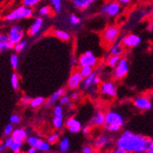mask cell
Instances as JSON below:
<instances>
[{
  "label": "cell",
  "mask_w": 153,
  "mask_h": 153,
  "mask_svg": "<svg viewBox=\"0 0 153 153\" xmlns=\"http://www.w3.org/2000/svg\"><path fill=\"white\" fill-rule=\"evenodd\" d=\"M125 118L117 111L109 110L105 113V124L104 128L105 131L110 133L118 132L124 126Z\"/></svg>",
  "instance_id": "obj_2"
},
{
  "label": "cell",
  "mask_w": 153,
  "mask_h": 153,
  "mask_svg": "<svg viewBox=\"0 0 153 153\" xmlns=\"http://www.w3.org/2000/svg\"><path fill=\"white\" fill-rule=\"evenodd\" d=\"M70 63H71V66L72 67H75L76 65H78V58H76L74 55H73V56L71 57Z\"/></svg>",
  "instance_id": "obj_47"
},
{
  "label": "cell",
  "mask_w": 153,
  "mask_h": 153,
  "mask_svg": "<svg viewBox=\"0 0 153 153\" xmlns=\"http://www.w3.org/2000/svg\"><path fill=\"white\" fill-rule=\"evenodd\" d=\"M51 6L54 13H61L62 10V0H50Z\"/></svg>",
  "instance_id": "obj_29"
},
{
  "label": "cell",
  "mask_w": 153,
  "mask_h": 153,
  "mask_svg": "<svg viewBox=\"0 0 153 153\" xmlns=\"http://www.w3.org/2000/svg\"><path fill=\"white\" fill-rule=\"evenodd\" d=\"M71 97H72V100L73 101H76L79 99V97H80V94L78 92H74L72 94H71Z\"/></svg>",
  "instance_id": "obj_49"
},
{
  "label": "cell",
  "mask_w": 153,
  "mask_h": 153,
  "mask_svg": "<svg viewBox=\"0 0 153 153\" xmlns=\"http://www.w3.org/2000/svg\"><path fill=\"white\" fill-rule=\"evenodd\" d=\"M11 137L14 138V140L24 142V141H27V137H29V134H27V131L26 129L19 128H15Z\"/></svg>",
  "instance_id": "obj_21"
},
{
  "label": "cell",
  "mask_w": 153,
  "mask_h": 153,
  "mask_svg": "<svg viewBox=\"0 0 153 153\" xmlns=\"http://www.w3.org/2000/svg\"><path fill=\"white\" fill-rule=\"evenodd\" d=\"M133 105L136 108L140 109L141 111H149L152 108V102L147 96L140 95L137 96L133 100Z\"/></svg>",
  "instance_id": "obj_12"
},
{
  "label": "cell",
  "mask_w": 153,
  "mask_h": 153,
  "mask_svg": "<svg viewBox=\"0 0 153 153\" xmlns=\"http://www.w3.org/2000/svg\"><path fill=\"white\" fill-rule=\"evenodd\" d=\"M99 64V59L91 51H87L85 53L81 54L78 57V66H91L93 68L96 67Z\"/></svg>",
  "instance_id": "obj_7"
},
{
  "label": "cell",
  "mask_w": 153,
  "mask_h": 153,
  "mask_svg": "<svg viewBox=\"0 0 153 153\" xmlns=\"http://www.w3.org/2000/svg\"><path fill=\"white\" fill-rule=\"evenodd\" d=\"M37 151H38V149L33 147H30L27 149V153H37Z\"/></svg>",
  "instance_id": "obj_51"
},
{
  "label": "cell",
  "mask_w": 153,
  "mask_h": 153,
  "mask_svg": "<svg viewBox=\"0 0 153 153\" xmlns=\"http://www.w3.org/2000/svg\"><path fill=\"white\" fill-rule=\"evenodd\" d=\"M117 1L121 6H128V4L131 3L132 0H117Z\"/></svg>",
  "instance_id": "obj_48"
},
{
  "label": "cell",
  "mask_w": 153,
  "mask_h": 153,
  "mask_svg": "<svg viewBox=\"0 0 153 153\" xmlns=\"http://www.w3.org/2000/svg\"><path fill=\"white\" fill-rule=\"evenodd\" d=\"M61 136H60V133L58 132H54V133H51L48 136V138H47V141L50 143V144H55L57 143L58 141H60L61 140Z\"/></svg>",
  "instance_id": "obj_36"
},
{
  "label": "cell",
  "mask_w": 153,
  "mask_h": 153,
  "mask_svg": "<svg viewBox=\"0 0 153 153\" xmlns=\"http://www.w3.org/2000/svg\"><path fill=\"white\" fill-rule=\"evenodd\" d=\"M124 52V46L122 45L121 42H116L112 46H110L109 49V54L110 55H116V56H122Z\"/></svg>",
  "instance_id": "obj_22"
},
{
  "label": "cell",
  "mask_w": 153,
  "mask_h": 153,
  "mask_svg": "<svg viewBox=\"0 0 153 153\" xmlns=\"http://www.w3.org/2000/svg\"><path fill=\"white\" fill-rule=\"evenodd\" d=\"M21 1H22L23 6L33 8V7H37L42 0H21Z\"/></svg>",
  "instance_id": "obj_38"
},
{
  "label": "cell",
  "mask_w": 153,
  "mask_h": 153,
  "mask_svg": "<svg viewBox=\"0 0 153 153\" xmlns=\"http://www.w3.org/2000/svg\"><path fill=\"white\" fill-rule=\"evenodd\" d=\"M145 153H153V142L151 143V145L149 146V148L147 149V151Z\"/></svg>",
  "instance_id": "obj_54"
},
{
  "label": "cell",
  "mask_w": 153,
  "mask_h": 153,
  "mask_svg": "<svg viewBox=\"0 0 153 153\" xmlns=\"http://www.w3.org/2000/svg\"><path fill=\"white\" fill-rule=\"evenodd\" d=\"M112 153H127V152H126V151H124V150H123V149H121L116 148V149H113Z\"/></svg>",
  "instance_id": "obj_53"
},
{
  "label": "cell",
  "mask_w": 153,
  "mask_h": 153,
  "mask_svg": "<svg viewBox=\"0 0 153 153\" xmlns=\"http://www.w3.org/2000/svg\"><path fill=\"white\" fill-rule=\"evenodd\" d=\"M22 146H23V142H19V141H16L14 140L13 144L10 147V150L13 153H20L21 149H22Z\"/></svg>",
  "instance_id": "obj_39"
},
{
  "label": "cell",
  "mask_w": 153,
  "mask_h": 153,
  "mask_svg": "<svg viewBox=\"0 0 153 153\" xmlns=\"http://www.w3.org/2000/svg\"><path fill=\"white\" fill-rule=\"evenodd\" d=\"M7 148L5 146V144L2 142L1 144H0V153H4L5 151H6V149H7Z\"/></svg>",
  "instance_id": "obj_52"
},
{
  "label": "cell",
  "mask_w": 153,
  "mask_h": 153,
  "mask_svg": "<svg viewBox=\"0 0 153 153\" xmlns=\"http://www.w3.org/2000/svg\"><path fill=\"white\" fill-rule=\"evenodd\" d=\"M94 148L90 145H85L82 149V153H94Z\"/></svg>",
  "instance_id": "obj_45"
},
{
  "label": "cell",
  "mask_w": 153,
  "mask_h": 153,
  "mask_svg": "<svg viewBox=\"0 0 153 153\" xmlns=\"http://www.w3.org/2000/svg\"><path fill=\"white\" fill-rule=\"evenodd\" d=\"M10 85L13 90L18 91L19 88V75L17 73H13L10 76Z\"/></svg>",
  "instance_id": "obj_27"
},
{
  "label": "cell",
  "mask_w": 153,
  "mask_h": 153,
  "mask_svg": "<svg viewBox=\"0 0 153 153\" xmlns=\"http://www.w3.org/2000/svg\"><path fill=\"white\" fill-rule=\"evenodd\" d=\"M70 2L78 10H86L96 2V0H70Z\"/></svg>",
  "instance_id": "obj_18"
},
{
  "label": "cell",
  "mask_w": 153,
  "mask_h": 153,
  "mask_svg": "<svg viewBox=\"0 0 153 153\" xmlns=\"http://www.w3.org/2000/svg\"><path fill=\"white\" fill-rule=\"evenodd\" d=\"M52 11H53V9H52L51 7H50V6H43V7H41L39 9V16L41 17V18L51 16V14L52 13Z\"/></svg>",
  "instance_id": "obj_32"
},
{
  "label": "cell",
  "mask_w": 153,
  "mask_h": 153,
  "mask_svg": "<svg viewBox=\"0 0 153 153\" xmlns=\"http://www.w3.org/2000/svg\"><path fill=\"white\" fill-rule=\"evenodd\" d=\"M15 128H14V125L11 124V123H8L7 125H6L5 128H4V130H3V134L5 137H10L12 135V133L14 132Z\"/></svg>",
  "instance_id": "obj_40"
},
{
  "label": "cell",
  "mask_w": 153,
  "mask_h": 153,
  "mask_svg": "<svg viewBox=\"0 0 153 153\" xmlns=\"http://www.w3.org/2000/svg\"><path fill=\"white\" fill-rule=\"evenodd\" d=\"M120 35V29L117 25H110L106 27L102 32V42L105 46H112L117 42Z\"/></svg>",
  "instance_id": "obj_4"
},
{
  "label": "cell",
  "mask_w": 153,
  "mask_h": 153,
  "mask_svg": "<svg viewBox=\"0 0 153 153\" xmlns=\"http://www.w3.org/2000/svg\"><path fill=\"white\" fill-rule=\"evenodd\" d=\"M52 126L56 129H61L64 126V120L63 117H53L52 118Z\"/></svg>",
  "instance_id": "obj_34"
},
{
  "label": "cell",
  "mask_w": 153,
  "mask_h": 153,
  "mask_svg": "<svg viewBox=\"0 0 153 153\" xmlns=\"http://www.w3.org/2000/svg\"><path fill=\"white\" fill-rule=\"evenodd\" d=\"M52 34L54 37H56L57 39L62 40V41H69L71 39V34L66 30H53Z\"/></svg>",
  "instance_id": "obj_23"
},
{
  "label": "cell",
  "mask_w": 153,
  "mask_h": 153,
  "mask_svg": "<svg viewBox=\"0 0 153 153\" xmlns=\"http://www.w3.org/2000/svg\"><path fill=\"white\" fill-rule=\"evenodd\" d=\"M128 72H129V62L128 59L121 58L118 64L114 68L112 76L115 80H121L127 76Z\"/></svg>",
  "instance_id": "obj_8"
},
{
  "label": "cell",
  "mask_w": 153,
  "mask_h": 153,
  "mask_svg": "<svg viewBox=\"0 0 153 153\" xmlns=\"http://www.w3.org/2000/svg\"><path fill=\"white\" fill-rule=\"evenodd\" d=\"M98 74V72H94L90 76L85 77L82 83V88L85 91H89L93 89L94 86H96L95 85V77Z\"/></svg>",
  "instance_id": "obj_19"
},
{
  "label": "cell",
  "mask_w": 153,
  "mask_h": 153,
  "mask_svg": "<svg viewBox=\"0 0 153 153\" xmlns=\"http://www.w3.org/2000/svg\"><path fill=\"white\" fill-rule=\"evenodd\" d=\"M66 94V90L64 88H60L58 89L57 91H55L50 97L49 99L46 101V104L45 105L47 107H51L52 105H56V103H59L60 99L62 98V96Z\"/></svg>",
  "instance_id": "obj_16"
},
{
  "label": "cell",
  "mask_w": 153,
  "mask_h": 153,
  "mask_svg": "<svg viewBox=\"0 0 153 153\" xmlns=\"http://www.w3.org/2000/svg\"><path fill=\"white\" fill-rule=\"evenodd\" d=\"M13 142H14V138L10 136V137H7L5 140H4V141H3V143L5 144V146L7 148V149H10V147H11V145L13 144Z\"/></svg>",
  "instance_id": "obj_44"
},
{
  "label": "cell",
  "mask_w": 153,
  "mask_h": 153,
  "mask_svg": "<svg viewBox=\"0 0 153 153\" xmlns=\"http://www.w3.org/2000/svg\"><path fill=\"white\" fill-rule=\"evenodd\" d=\"M27 44V41L23 39V40L20 41V42H19V43L14 45V49L13 50H14V51H15L16 53H19V52L23 51L26 49Z\"/></svg>",
  "instance_id": "obj_37"
},
{
  "label": "cell",
  "mask_w": 153,
  "mask_h": 153,
  "mask_svg": "<svg viewBox=\"0 0 153 153\" xmlns=\"http://www.w3.org/2000/svg\"><path fill=\"white\" fill-rule=\"evenodd\" d=\"M20 121H21V117L18 114H12L9 117V123H11L13 125H18L20 123Z\"/></svg>",
  "instance_id": "obj_42"
},
{
  "label": "cell",
  "mask_w": 153,
  "mask_h": 153,
  "mask_svg": "<svg viewBox=\"0 0 153 153\" xmlns=\"http://www.w3.org/2000/svg\"><path fill=\"white\" fill-rule=\"evenodd\" d=\"M90 126H86V127H83L82 128V132L85 134V135H86V134H88L89 132H90Z\"/></svg>",
  "instance_id": "obj_50"
},
{
  "label": "cell",
  "mask_w": 153,
  "mask_h": 153,
  "mask_svg": "<svg viewBox=\"0 0 153 153\" xmlns=\"http://www.w3.org/2000/svg\"><path fill=\"white\" fill-rule=\"evenodd\" d=\"M42 142H43V140L37 136H29V137H27V145H29L30 147L36 148L38 150H39V148L40 147V145Z\"/></svg>",
  "instance_id": "obj_25"
},
{
  "label": "cell",
  "mask_w": 153,
  "mask_h": 153,
  "mask_svg": "<svg viewBox=\"0 0 153 153\" xmlns=\"http://www.w3.org/2000/svg\"><path fill=\"white\" fill-rule=\"evenodd\" d=\"M79 71L82 74V75L83 77H87L90 76L94 71V68L91 66H82V67H79Z\"/></svg>",
  "instance_id": "obj_35"
},
{
  "label": "cell",
  "mask_w": 153,
  "mask_h": 153,
  "mask_svg": "<svg viewBox=\"0 0 153 153\" xmlns=\"http://www.w3.org/2000/svg\"><path fill=\"white\" fill-rule=\"evenodd\" d=\"M122 11V6L117 1L105 3L100 9V14L106 18H116Z\"/></svg>",
  "instance_id": "obj_5"
},
{
  "label": "cell",
  "mask_w": 153,
  "mask_h": 153,
  "mask_svg": "<svg viewBox=\"0 0 153 153\" xmlns=\"http://www.w3.org/2000/svg\"><path fill=\"white\" fill-rule=\"evenodd\" d=\"M121 60V57L120 56H116V55H110V56L108 57V59L106 60V64L107 66H109L110 68H115L118 62H120Z\"/></svg>",
  "instance_id": "obj_30"
},
{
  "label": "cell",
  "mask_w": 153,
  "mask_h": 153,
  "mask_svg": "<svg viewBox=\"0 0 153 153\" xmlns=\"http://www.w3.org/2000/svg\"><path fill=\"white\" fill-rule=\"evenodd\" d=\"M99 92L102 95L111 99L116 98L117 95V88L113 81L102 82L101 85H99Z\"/></svg>",
  "instance_id": "obj_6"
},
{
  "label": "cell",
  "mask_w": 153,
  "mask_h": 153,
  "mask_svg": "<svg viewBox=\"0 0 153 153\" xmlns=\"http://www.w3.org/2000/svg\"><path fill=\"white\" fill-rule=\"evenodd\" d=\"M83 79H85V77L82 75V74L79 71V69H77V70H74L72 72V74H70V76H69L68 81H67L68 88L71 89V90L79 89L82 86Z\"/></svg>",
  "instance_id": "obj_10"
},
{
  "label": "cell",
  "mask_w": 153,
  "mask_h": 153,
  "mask_svg": "<svg viewBox=\"0 0 153 153\" xmlns=\"http://www.w3.org/2000/svg\"><path fill=\"white\" fill-rule=\"evenodd\" d=\"M45 104H46V102H45V99L43 98V97L37 96V97H35V98L31 99V101L30 103V105L32 108H39V107L42 106Z\"/></svg>",
  "instance_id": "obj_26"
},
{
  "label": "cell",
  "mask_w": 153,
  "mask_h": 153,
  "mask_svg": "<svg viewBox=\"0 0 153 153\" xmlns=\"http://www.w3.org/2000/svg\"><path fill=\"white\" fill-rule=\"evenodd\" d=\"M51 144H50L48 141H44V140H43V142L41 143L40 147L39 148V150L41 151V152H48V151L51 149Z\"/></svg>",
  "instance_id": "obj_43"
},
{
  "label": "cell",
  "mask_w": 153,
  "mask_h": 153,
  "mask_svg": "<svg viewBox=\"0 0 153 153\" xmlns=\"http://www.w3.org/2000/svg\"><path fill=\"white\" fill-rule=\"evenodd\" d=\"M59 105H61L62 106H67L71 108L73 106V100H72L71 95H68L66 94L62 95V98L59 101Z\"/></svg>",
  "instance_id": "obj_28"
},
{
  "label": "cell",
  "mask_w": 153,
  "mask_h": 153,
  "mask_svg": "<svg viewBox=\"0 0 153 153\" xmlns=\"http://www.w3.org/2000/svg\"><path fill=\"white\" fill-rule=\"evenodd\" d=\"M81 21H82L81 18L75 15V14H72V15H70L68 18V24L74 27H78L81 24Z\"/></svg>",
  "instance_id": "obj_31"
},
{
  "label": "cell",
  "mask_w": 153,
  "mask_h": 153,
  "mask_svg": "<svg viewBox=\"0 0 153 153\" xmlns=\"http://www.w3.org/2000/svg\"><path fill=\"white\" fill-rule=\"evenodd\" d=\"M141 37L137 34H128L122 38L120 42L126 49H133L141 43Z\"/></svg>",
  "instance_id": "obj_11"
},
{
  "label": "cell",
  "mask_w": 153,
  "mask_h": 153,
  "mask_svg": "<svg viewBox=\"0 0 153 153\" xmlns=\"http://www.w3.org/2000/svg\"><path fill=\"white\" fill-rule=\"evenodd\" d=\"M53 117H63V108L61 105H55L53 107Z\"/></svg>",
  "instance_id": "obj_41"
},
{
  "label": "cell",
  "mask_w": 153,
  "mask_h": 153,
  "mask_svg": "<svg viewBox=\"0 0 153 153\" xmlns=\"http://www.w3.org/2000/svg\"><path fill=\"white\" fill-rule=\"evenodd\" d=\"M14 49V44L7 35V33H1L0 35V52L3 53L6 51H10Z\"/></svg>",
  "instance_id": "obj_17"
},
{
  "label": "cell",
  "mask_w": 153,
  "mask_h": 153,
  "mask_svg": "<svg viewBox=\"0 0 153 153\" xmlns=\"http://www.w3.org/2000/svg\"><path fill=\"white\" fill-rule=\"evenodd\" d=\"M33 9L25 6H19L17 8L11 10L4 17V20L7 22H16L21 19H27L33 17Z\"/></svg>",
  "instance_id": "obj_3"
},
{
  "label": "cell",
  "mask_w": 153,
  "mask_h": 153,
  "mask_svg": "<svg viewBox=\"0 0 153 153\" xmlns=\"http://www.w3.org/2000/svg\"><path fill=\"white\" fill-rule=\"evenodd\" d=\"M43 25H44V19L43 18L41 17H37L35 18V19L33 20L32 24L30 25L29 30H27V34L31 37H35V36H38L41 30L43 29Z\"/></svg>",
  "instance_id": "obj_13"
},
{
  "label": "cell",
  "mask_w": 153,
  "mask_h": 153,
  "mask_svg": "<svg viewBox=\"0 0 153 153\" xmlns=\"http://www.w3.org/2000/svg\"><path fill=\"white\" fill-rule=\"evenodd\" d=\"M71 148V143H70V140L64 137L62 138H61L59 141V145H58V149L62 153H68L69 150H70Z\"/></svg>",
  "instance_id": "obj_24"
},
{
  "label": "cell",
  "mask_w": 153,
  "mask_h": 153,
  "mask_svg": "<svg viewBox=\"0 0 153 153\" xmlns=\"http://www.w3.org/2000/svg\"><path fill=\"white\" fill-rule=\"evenodd\" d=\"M149 25L153 27V13L151 14V16H150V19H149Z\"/></svg>",
  "instance_id": "obj_55"
},
{
  "label": "cell",
  "mask_w": 153,
  "mask_h": 153,
  "mask_svg": "<svg viewBox=\"0 0 153 153\" xmlns=\"http://www.w3.org/2000/svg\"><path fill=\"white\" fill-rule=\"evenodd\" d=\"M105 124V114L102 111H97V112L90 119L88 126L94 128H101L104 127Z\"/></svg>",
  "instance_id": "obj_14"
},
{
  "label": "cell",
  "mask_w": 153,
  "mask_h": 153,
  "mask_svg": "<svg viewBox=\"0 0 153 153\" xmlns=\"http://www.w3.org/2000/svg\"><path fill=\"white\" fill-rule=\"evenodd\" d=\"M110 142V137L106 134H100L94 140V146L96 149H103Z\"/></svg>",
  "instance_id": "obj_20"
},
{
  "label": "cell",
  "mask_w": 153,
  "mask_h": 153,
  "mask_svg": "<svg viewBox=\"0 0 153 153\" xmlns=\"http://www.w3.org/2000/svg\"><path fill=\"white\" fill-rule=\"evenodd\" d=\"M31 99H32L31 97L27 96V95H24V96H22V97H21L20 102H21V104H22V105H30V103Z\"/></svg>",
  "instance_id": "obj_46"
},
{
  "label": "cell",
  "mask_w": 153,
  "mask_h": 153,
  "mask_svg": "<svg viewBox=\"0 0 153 153\" xmlns=\"http://www.w3.org/2000/svg\"><path fill=\"white\" fill-rule=\"evenodd\" d=\"M9 62H10V66L13 70H17L18 67H19V56L18 54L15 52V53H12L10 55V59H9Z\"/></svg>",
  "instance_id": "obj_33"
},
{
  "label": "cell",
  "mask_w": 153,
  "mask_h": 153,
  "mask_svg": "<svg viewBox=\"0 0 153 153\" xmlns=\"http://www.w3.org/2000/svg\"><path fill=\"white\" fill-rule=\"evenodd\" d=\"M7 35H8L10 40H11V42L15 45V44L20 42L21 40L24 39L25 31H24L23 27L20 25L15 24L8 30Z\"/></svg>",
  "instance_id": "obj_9"
},
{
  "label": "cell",
  "mask_w": 153,
  "mask_h": 153,
  "mask_svg": "<svg viewBox=\"0 0 153 153\" xmlns=\"http://www.w3.org/2000/svg\"><path fill=\"white\" fill-rule=\"evenodd\" d=\"M65 127L73 134L79 133L80 131H82V123L75 117H69L65 121Z\"/></svg>",
  "instance_id": "obj_15"
},
{
  "label": "cell",
  "mask_w": 153,
  "mask_h": 153,
  "mask_svg": "<svg viewBox=\"0 0 153 153\" xmlns=\"http://www.w3.org/2000/svg\"><path fill=\"white\" fill-rule=\"evenodd\" d=\"M152 142L151 138L146 136L125 130L117 138L116 146L127 153H145Z\"/></svg>",
  "instance_id": "obj_1"
}]
</instances>
